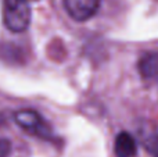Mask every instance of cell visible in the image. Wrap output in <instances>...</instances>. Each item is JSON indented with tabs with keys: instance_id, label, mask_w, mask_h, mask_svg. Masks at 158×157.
<instances>
[{
	"instance_id": "cell-6",
	"label": "cell",
	"mask_w": 158,
	"mask_h": 157,
	"mask_svg": "<svg viewBox=\"0 0 158 157\" xmlns=\"http://www.w3.org/2000/svg\"><path fill=\"white\" fill-rule=\"evenodd\" d=\"M146 147L154 157H158V134L146 141Z\"/></svg>"
},
{
	"instance_id": "cell-5",
	"label": "cell",
	"mask_w": 158,
	"mask_h": 157,
	"mask_svg": "<svg viewBox=\"0 0 158 157\" xmlns=\"http://www.w3.org/2000/svg\"><path fill=\"white\" fill-rule=\"evenodd\" d=\"M137 70L144 79H158V53H147L137 63Z\"/></svg>"
},
{
	"instance_id": "cell-3",
	"label": "cell",
	"mask_w": 158,
	"mask_h": 157,
	"mask_svg": "<svg viewBox=\"0 0 158 157\" xmlns=\"http://www.w3.org/2000/svg\"><path fill=\"white\" fill-rule=\"evenodd\" d=\"M63 4L72 19L83 22L97 14L101 0H63Z\"/></svg>"
},
{
	"instance_id": "cell-4",
	"label": "cell",
	"mask_w": 158,
	"mask_h": 157,
	"mask_svg": "<svg viewBox=\"0 0 158 157\" xmlns=\"http://www.w3.org/2000/svg\"><path fill=\"white\" fill-rule=\"evenodd\" d=\"M114 152L117 157H135L137 153V143L129 132H119L115 138Z\"/></svg>"
},
{
	"instance_id": "cell-1",
	"label": "cell",
	"mask_w": 158,
	"mask_h": 157,
	"mask_svg": "<svg viewBox=\"0 0 158 157\" xmlns=\"http://www.w3.org/2000/svg\"><path fill=\"white\" fill-rule=\"evenodd\" d=\"M31 7L27 0H3V22L11 32H22L31 24Z\"/></svg>"
},
{
	"instance_id": "cell-7",
	"label": "cell",
	"mask_w": 158,
	"mask_h": 157,
	"mask_svg": "<svg viewBox=\"0 0 158 157\" xmlns=\"http://www.w3.org/2000/svg\"><path fill=\"white\" fill-rule=\"evenodd\" d=\"M11 149H13V145L8 139H0V157H8L11 153Z\"/></svg>"
},
{
	"instance_id": "cell-2",
	"label": "cell",
	"mask_w": 158,
	"mask_h": 157,
	"mask_svg": "<svg viewBox=\"0 0 158 157\" xmlns=\"http://www.w3.org/2000/svg\"><path fill=\"white\" fill-rule=\"evenodd\" d=\"M15 122L22 128V129L28 131V132L38 135L40 138H49L52 136V129L50 127L44 122L42 116L36 113L35 110H19L14 116Z\"/></svg>"
}]
</instances>
